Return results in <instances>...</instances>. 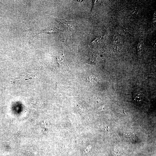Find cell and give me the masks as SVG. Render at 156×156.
Segmentation results:
<instances>
[{
  "label": "cell",
  "mask_w": 156,
  "mask_h": 156,
  "mask_svg": "<svg viewBox=\"0 0 156 156\" xmlns=\"http://www.w3.org/2000/svg\"><path fill=\"white\" fill-rule=\"evenodd\" d=\"M140 92H135L133 95V99L134 100L137 102L141 101L143 99L142 94H140Z\"/></svg>",
  "instance_id": "obj_2"
},
{
  "label": "cell",
  "mask_w": 156,
  "mask_h": 156,
  "mask_svg": "<svg viewBox=\"0 0 156 156\" xmlns=\"http://www.w3.org/2000/svg\"><path fill=\"white\" fill-rule=\"evenodd\" d=\"M61 32L60 30L58 29L56 27H49L47 28L44 29L41 31L37 35L42 33L52 34L55 33H59Z\"/></svg>",
  "instance_id": "obj_1"
}]
</instances>
